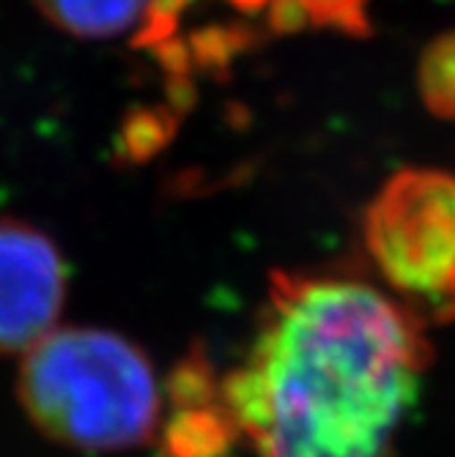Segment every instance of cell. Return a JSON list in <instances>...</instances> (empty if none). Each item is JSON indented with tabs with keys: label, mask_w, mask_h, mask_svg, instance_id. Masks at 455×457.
<instances>
[{
	"label": "cell",
	"mask_w": 455,
	"mask_h": 457,
	"mask_svg": "<svg viewBox=\"0 0 455 457\" xmlns=\"http://www.w3.org/2000/svg\"><path fill=\"white\" fill-rule=\"evenodd\" d=\"M308 22L333 28L354 38L370 36V20H367V4L370 0H299Z\"/></svg>",
	"instance_id": "obj_8"
},
{
	"label": "cell",
	"mask_w": 455,
	"mask_h": 457,
	"mask_svg": "<svg viewBox=\"0 0 455 457\" xmlns=\"http://www.w3.org/2000/svg\"><path fill=\"white\" fill-rule=\"evenodd\" d=\"M17 397L47 438L86 452L143 446L162 425V386L148 353L97 326L53 328L28 348Z\"/></svg>",
	"instance_id": "obj_2"
},
{
	"label": "cell",
	"mask_w": 455,
	"mask_h": 457,
	"mask_svg": "<svg viewBox=\"0 0 455 457\" xmlns=\"http://www.w3.org/2000/svg\"><path fill=\"white\" fill-rule=\"evenodd\" d=\"M431 356L426 326L367 282L274 271L220 386L258 457H392Z\"/></svg>",
	"instance_id": "obj_1"
},
{
	"label": "cell",
	"mask_w": 455,
	"mask_h": 457,
	"mask_svg": "<svg viewBox=\"0 0 455 457\" xmlns=\"http://www.w3.org/2000/svg\"><path fill=\"white\" fill-rule=\"evenodd\" d=\"M417 88L434 118L455 120V30L439 33L420 53Z\"/></svg>",
	"instance_id": "obj_7"
},
{
	"label": "cell",
	"mask_w": 455,
	"mask_h": 457,
	"mask_svg": "<svg viewBox=\"0 0 455 457\" xmlns=\"http://www.w3.org/2000/svg\"><path fill=\"white\" fill-rule=\"evenodd\" d=\"M231 4L241 12H261L272 4V0H231Z\"/></svg>",
	"instance_id": "obj_9"
},
{
	"label": "cell",
	"mask_w": 455,
	"mask_h": 457,
	"mask_svg": "<svg viewBox=\"0 0 455 457\" xmlns=\"http://www.w3.org/2000/svg\"><path fill=\"white\" fill-rule=\"evenodd\" d=\"M365 246L423 326L455 323V173L403 168L365 212Z\"/></svg>",
	"instance_id": "obj_3"
},
{
	"label": "cell",
	"mask_w": 455,
	"mask_h": 457,
	"mask_svg": "<svg viewBox=\"0 0 455 457\" xmlns=\"http://www.w3.org/2000/svg\"><path fill=\"white\" fill-rule=\"evenodd\" d=\"M173 413L162 430L159 457H225L239 430L223 386L203 356H187L171 378Z\"/></svg>",
	"instance_id": "obj_5"
},
{
	"label": "cell",
	"mask_w": 455,
	"mask_h": 457,
	"mask_svg": "<svg viewBox=\"0 0 455 457\" xmlns=\"http://www.w3.org/2000/svg\"><path fill=\"white\" fill-rule=\"evenodd\" d=\"M33 6L77 38H113L132 30L151 0H33Z\"/></svg>",
	"instance_id": "obj_6"
},
{
	"label": "cell",
	"mask_w": 455,
	"mask_h": 457,
	"mask_svg": "<svg viewBox=\"0 0 455 457\" xmlns=\"http://www.w3.org/2000/svg\"><path fill=\"white\" fill-rule=\"evenodd\" d=\"M63 302L66 263L55 241L22 220H0V356L50 335Z\"/></svg>",
	"instance_id": "obj_4"
}]
</instances>
